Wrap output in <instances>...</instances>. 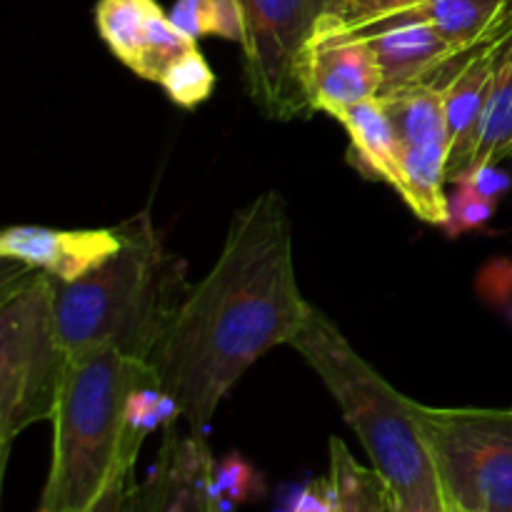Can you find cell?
<instances>
[{"label": "cell", "instance_id": "6da1fadb", "mask_svg": "<svg viewBox=\"0 0 512 512\" xmlns=\"http://www.w3.org/2000/svg\"><path fill=\"white\" fill-rule=\"evenodd\" d=\"M308 310L283 198L258 195L235 213L218 260L190 285L150 360L190 433L205 435L225 395L265 353L290 345Z\"/></svg>", "mask_w": 512, "mask_h": 512}, {"label": "cell", "instance_id": "7a4b0ae2", "mask_svg": "<svg viewBox=\"0 0 512 512\" xmlns=\"http://www.w3.org/2000/svg\"><path fill=\"white\" fill-rule=\"evenodd\" d=\"M290 348L303 355L330 390L373 468L388 483L395 510L448 512L433 450L420 423V403L398 393L315 305H310Z\"/></svg>", "mask_w": 512, "mask_h": 512}, {"label": "cell", "instance_id": "3957f363", "mask_svg": "<svg viewBox=\"0 0 512 512\" xmlns=\"http://www.w3.org/2000/svg\"><path fill=\"white\" fill-rule=\"evenodd\" d=\"M123 248L73 283H55V323L68 358L118 348L150 363L190 283L148 213L118 225Z\"/></svg>", "mask_w": 512, "mask_h": 512}, {"label": "cell", "instance_id": "277c9868", "mask_svg": "<svg viewBox=\"0 0 512 512\" xmlns=\"http://www.w3.org/2000/svg\"><path fill=\"white\" fill-rule=\"evenodd\" d=\"M150 363L118 348L68 358L53 413V458L38 512H95L120 475H133L125 455V403Z\"/></svg>", "mask_w": 512, "mask_h": 512}, {"label": "cell", "instance_id": "5b68a950", "mask_svg": "<svg viewBox=\"0 0 512 512\" xmlns=\"http://www.w3.org/2000/svg\"><path fill=\"white\" fill-rule=\"evenodd\" d=\"M68 353L55 323V283L40 270L18 268L0 300V458L40 420H53Z\"/></svg>", "mask_w": 512, "mask_h": 512}, {"label": "cell", "instance_id": "8992f818", "mask_svg": "<svg viewBox=\"0 0 512 512\" xmlns=\"http://www.w3.org/2000/svg\"><path fill=\"white\" fill-rule=\"evenodd\" d=\"M420 423L448 508L512 512V410L420 405Z\"/></svg>", "mask_w": 512, "mask_h": 512}, {"label": "cell", "instance_id": "52a82bcc", "mask_svg": "<svg viewBox=\"0 0 512 512\" xmlns=\"http://www.w3.org/2000/svg\"><path fill=\"white\" fill-rule=\"evenodd\" d=\"M335 0H238L243 13V78L255 108L270 120L315 113L305 55Z\"/></svg>", "mask_w": 512, "mask_h": 512}, {"label": "cell", "instance_id": "ba28073f", "mask_svg": "<svg viewBox=\"0 0 512 512\" xmlns=\"http://www.w3.org/2000/svg\"><path fill=\"white\" fill-rule=\"evenodd\" d=\"M395 133L403 188L400 198L425 223L448 220L450 135L443 93L435 83H415L380 95Z\"/></svg>", "mask_w": 512, "mask_h": 512}, {"label": "cell", "instance_id": "9c48e42d", "mask_svg": "<svg viewBox=\"0 0 512 512\" xmlns=\"http://www.w3.org/2000/svg\"><path fill=\"white\" fill-rule=\"evenodd\" d=\"M215 460L205 435L168 425L143 483L130 485L120 512H228L213 490Z\"/></svg>", "mask_w": 512, "mask_h": 512}, {"label": "cell", "instance_id": "30bf717a", "mask_svg": "<svg viewBox=\"0 0 512 512\" xmlns=\"http://www.w3.org/2000/svg\"><path fill=\"white\" fill-rule=\"evenodd\" d=\"M305 80L315 113L338 118L350 105L378 98L383 70L368 40L345 30L328 13L308 45Z\"/></svg>", "mask_w": 512, "mask_h": 512}, {"label": "cell", "instance_id": "8fae6325", "mask_svg": "<svg viewBox=\"0 0 512 512\" xmlns=\"http://www.w3.org/2000/svg\"><path fill=\"white\" fill-rule=\"evenodd\" d=\"M95 28L120 63L158 85L165 73L198 45V40L175 28L155 0H98Z\"/></svg>", "mask_w": 512, "mask_h": 512}, {"label": "cell", "instance_id": "7c38bea8", "mask_svg": "<svg viewBox=\"0 0 512 512\" xmlns=\"http://www.w3.org/2000/svg\"><path fill=\"white\" fill-rule=\"evenodd\" d=\"M123 248L120 228L58 230L43 225H13L0 233V255L50 275L55 283H73L113 258Z\"/></svg>", "mask_w": 512, "mask_h": 512}, {"label": "cell", "instance_id": "4fadbf2b", "mask_svg": "<svg viewBox=\"0 0 512 512\" xmlns=\"http://www.w3.org/2000/svg\"><path fill=\"white\" fill-rule=\"evenodd\" d=\"M503 28L493 38L480 43L478 48L465 53L458 60V68L435 83L440 88V93H443L445 120H448L450 183H455L475 163L480 128H483L485 108H488L490 85H493L495 50H498V38L503 33Z\"/></svg>", "mask_w": 512, "mask_h": 512}, {"label": "cell", "instance_id": "5bb4252c", "mask_svg": "<svg viewBox=\"0 0 512 512\" xmlns=\"http://www.w3.org/2000/svg\"><path fill=\"white\" fill-rule=\"evenodd\" d=\"M355 35H363L370 48L375 50V58L383 70L380 95L415 83H438L440 75L455 60L463 58L433 25L423 23V20L385 25V28Z\"/></svg>", "mask_w": 512, "mask_h": 512}, {"label": "cell", "instance_id": "9a60e30c", "mask_svg": "<svg viewBox=\"0 0 512 512\" xmlns=\"http://www.w3.org/2000/svg\"><path fill=\"white\" fill-rule=\"evenodd\" d=\"M510 15L512 0H418L398 13L373 20V23L358 25V28L343 25V28L350 33H368V30L385 28V25L423 20V23L433 25L460 55H465L493 38L508 23Z\"/></svg>", "mask_w": 512, "mask_h": 512}, {"label": "cell", "instance_id": "2e32d148", "mask_svg": "<svg viewBox=\"0 0 512 512\" xmlns=\"http://www.w3.org/2000/svg\"><path fill=\"white\" fill-rule=\"evenodd\" d=\"M335 120L350 135L348 163L363 178L388 183L395 193H400L403 173H400L393 125H390L383 103L378 98L363 100V103L345 108Z\"/></svg>", "mask_w": 512, "mask_h": 512}, {"label": "cell", "instance_id": "e0dca14e", "mask_svg": "<svg viewBox=\"0 0 512 512\" xmlns=\"http://www.w3.org/2000/svg\"><path fill=\"white\" fill-rule=\"evenodd\" d=\"M512 155V15L505 23L495 50L493 85H490L488 108L480 128L478 153L473 165L498 163Z\"/></svg>", "mask_w": 512, "mask_h": 512}, {"label": "cell", "instance_id": "ac0fdd59", "mask_svg": "<svg viewBox=\"0 0 512 512\" xmlns=\"http://www.w3.org/2000/svg\"><path fill=\"white\" fill-rule=\"evenodd\" d=\"M328 480L335 512H398L393 493L378 470L363 468L340 438H330Z\"/></svg>", "mask_w": 512, "mask_h": 512}, {"label": "cell", "instance_id": "d6986e66", "mask_svg": "<svg viewBox=\"0 0 512 512\" xmlns=\"http://www.w3.org/2000/svg\"><path fill=\"white\" fill-rule=\"evenodd\" d=\"M168 15L175 28L193 40L218 35L243 43V13L238 0H175Z\"/></svg>", "mask_w": 512, "mask_h": 512}, {"label": "cell", "instance_id": "ffe728a7", "mask_svg": "<svg viewBox=\"0 0 512 512\" xmlns=\"http://www.w3.org/2000/svg\"><path fill=\"white\" fill-rule=\"evenodd\" d=\"M215 85V73L208 65L205 55L200 53V48H190L173 68L165 73L160 88L168 93V98L173 100L180 108H195V105L205 103L213 93Z\"/></svg>", "mask_w": 512, "mask_h": 512}, {"label": "cell", "instance_id": "44dd1931", "mask_svg": "<svg viewBox=\"0 0 512 512\" xmlns=\"http://www.w3.org/2000/svg\"><path fill=\"white\" fill-rule=\"evenodd\" d=\"M213 490L218 503L225 510H230V505H240L258 498L263 493V480H260V475L255 473L248 460H243L240 455H228L220 463H215Z\"/></svg>", "mask_w": 512, "mask_h": 512}, {"label": "cell", "instance_id": "7402d4cb", "mask_svg": "<svg viewBox=\"0 0 512 512\" xmlns=\"http://www.w3.org/2000/svg\"><path fill=\"white\" fill-rule=\"evenodd\" d=\"M455 190L448 193V220H445L443 230L450 238H458V235L470 233V230H480L490 223V218L495 215V200L483 198L480 193H475L470 185L465 183H453Z\"/></svg>", "mask_w": 512, "mask_h": 512}, {"label": "cell", "instance_id": "603a6c76", "mask_svg": "<svg viewBox=\"0 0 512 512\" xmlns=\"http://www.w3.org/2000/svg\"><path fill=\"white\" fill-rule=\"evenodd\" d=\"M475 285H478L480 298L493 305L495 310H500L512 325V260L498 258L485 263Z\"/></svg>", "mask_w": 512, "mask_h": 512}, {"label": "cell", "instance_id": "cb8c5ba5", "mask_svg": "<svg viewBox=\"0 0 512 512\" xmlns=\"http://www.w3.org/2000/svg\"><path fill=\"white\" fill-rule=\"evenodd\" d=\"M413 3H418V0H335L330 15L345 28H358V25L398 13Z\"/></svg>", "mask_w": 512, "mask_h": 512}, {"label": "cell", "instance_id": "d4e9b609", "mask_svg": "<svg viewBox=\"0 0 512 512\" xmlns=\"http://www.w3.org/2000/svg\"><path fill=\"white\" fill-rule=\"evenodd\" d=\"M455 183H465L480 193L483 198H490L498 203L505 193L510 190V175L500 168L498 163H485V165H473L470 170H465Z\"/></svg>", "mask_w": 512, "mask_h": 512}, {"label": "cell", "instance_id": "484cf974", "mask_svg": "<svg viewBox=\"0 0 512 512\" xmlns=\"http://www.w3.org/2000/svg\"><path fill=\"white\" fill-rule=\"evenodd\" d=\"M293 512H335V498L333 488H330V480H313L300 493Z\"/></svg>", "mask_w": 512, "mask_h": 512}, {"label": "cell", "instance_id": "4316f807", "mask_svg": "<svg viewBox=\"0 0 512 512\" xmlns=\"http://www.w3.org/2000/svg\"><path fill=\"white\" fill-rule=\"evenodd\" d=\"M130 478H133V475H120V478H115L113 483H110V488L105 490L103 498H100L95 512H120V508H123L125 493H128L130 488Z\"/></svg>", "mask_w": 512, "mask_h": 512}, {"label": "cell", "instance_id": "83f0119b", "mask_svg": "<svg viewBox=\"0 0 512 512\" xmlns=\"http://www.w3.org/2000/svg\"><path fill=\"white\" fill-rule=\"evenodd\" d=\"M448 512H473V510H465V508H448Z\"/></svg>", "mask_w": 512, "mask_h": 512}, {"label": "cell", "instance_id": "f1b7e54d", "mask_svg": "<svg viewBox=\"0 0 512 512\" xmlns=\"http://www.w3.org/2000/svg\"><path fill=\"white\" fill-rule=\"evenodd\" d=\"M420 512H425V510H420Z\"/></svg>", "mask_w": 512, "mask_h": 512}]
</instances>
